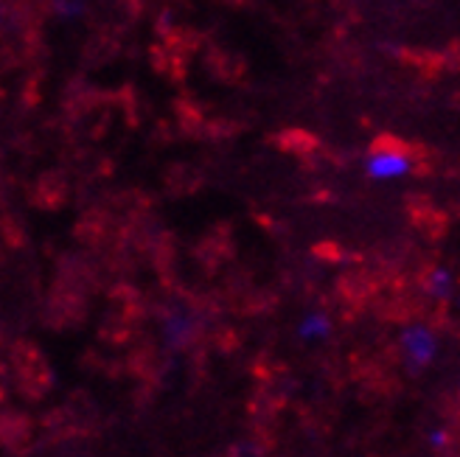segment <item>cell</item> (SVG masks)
<instances>
[{
	"instance_id": "cell-1",
	"label": "cell",
	"mask_w": 460,
	"mask_h": 457,
	"mask_svg": "<svg viewBox=\"0 0 460 457\" xmlns=\"http://www.w3.org/2000/svg\"><path fill=\"white\" fill-rule=\"evenodd\" d=\"M4 432H6V446L12 452H26L31 444V424L22 416H6L4 421Z\"/></svg>"
},
{
	"instance_id": "cell-2",
	"label": "cell",
	"mask_w": 460,
	"mask_h": 457,
	"mask_svg": "<svg viewBox=\"0 0 460 457\" xmlns=\"http://www.w3.org/2000/svg\"><path fill=\"white\" fill-rule=\"evenodd\" d=\"M404 354L410 359V365H416V368H424V365L432 359V339L429 334L424 331H412L404 337Z\"/></svg>"
},
{
	"instance_id": "cell-3",
	"label": "cell",
	"mask_w": 460,
	"mask_h": 457,
	"mask_svg": "<svg viewBox=\"0 0 460 457\" xmlns=\"http://www.w3.org/2000/svg\"><path fill=\"white\" fill-rule=\"evenodd\" d=\"M54 6L62 17H76V14H84L87 6L84 0H54Z\"/></svg>"
},
{
	"instance_id": "cell-4",
	"label": "cell",
	"mask_w": 460,
	"mask_h": 457,
	"mask_svg": "<svg viewBox=\"0 0 460 457\" xmlns=\"http://www.w3.org/2000/svg\"><path fill=\"white\" fill-rule=\"evenodd\" d=\"M4 231H6V244H12V247H20L22 244V231L17 227V222H4Z\"/></svg>"
},
{
	"instance_id": "cell-5",
	"label": "cell",
	"mask_w": 460,
	"mask_h": 457,
	"mask_svg": "<svg viewBox=\"0 0 460 457\" xmlns=\"http://www.w3.org/2000/svg\"><path fill=\"white\" fill-rule=\"evenodd\" d=\"M236 334L234 331H227V329H222V331H217V346L222 348V351H234L236 348Z\"/></svg>"
},
{
	"instance_id": "cell-6",
	"label": "cell",
	"mask_w": 460,
	"mask_h": 457,
	"mask_svg": "<svg viewBox=\"0 0 460 457\" xmlns=\"http://www.w3.org/2000/svg\"><path fill=\"white\" fill-rule=\"evenodd\" d=\"M314 253H320L326 261H340V259H342L340 247H334V244H317V247H314Z\"/></svg>"
}]
</instances>
